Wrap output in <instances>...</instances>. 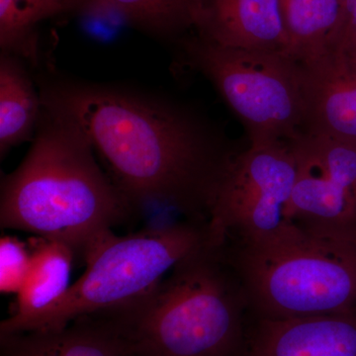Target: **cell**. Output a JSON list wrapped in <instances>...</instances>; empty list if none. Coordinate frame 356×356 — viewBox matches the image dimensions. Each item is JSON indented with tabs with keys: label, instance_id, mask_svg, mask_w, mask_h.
<instances>
[{
	"label": "cell",
	"instance_id": "cell-11",
	"mask_svg": "<svg viewBox=\"0 0 356 356\" xmlns=\"http://www.w3.org/2000/svg\"><path fill=\"white\" fill-rule=\"evenodd\" d=\"M245 356H356V311L257 318L248 331Z\"/></svg>",
	"mask_w": 356,
	"mask_h": 356
},
{
	"label": "cell",
	"instance_id": "cell-19",
	"mask_svg": "<svg viewBox=\"0 0 356 356\" xmlns=\"http://www.w3.org/2000/svg\"><path fill=\"white\" fill-rule=\"evenodd\" d=\"M329 49L356 54V0H343L341 22Z\"/></svg>",
	"mask_w": 356,
	"mask_h": 356
},
{
	"label": "cell",
	"instance_id": "cell-1",
	"mask_svg": "<svg viewBox=\"0 0 356 356\" xmlns=\"http://www.w3.org/2000/svg\"><path fill=\"white\" fill-rule=\"evenodd\" d=\"M42 100L81 129L136 214L163 205L209 222L219 185L238 151L201 115L131 89L43 79Z\"/></svg>",
	"mask_w": 356,
	"mask_h": 356
},
{
	"label": "cell",
	"instance_id": "cell-16",
	"mask_svg": "<svg viewBox=\"0 0 356 356\" xmlns=\"http://www.w3.org/2000/svg\"><path fill=\"white\" fill-rule=\"evenodd\" d=\"M343 0H281L289 41V57L296 60L331 47L343 14Z\"/></svg>",
	"mask_w": 356,
	"mask_h": 356
},
{
	"label": "cell",
	"instance_id": "cell-9",
	"mask_svg": "<svg viewBox=\"0 0 356 356\" xmlns=\"http://www.w3.org/2000/svg\"><path fill=\"white\" fill-rule=\"evenodd\" d=\"M298 63L305 104L304 133L356 146V60L329 49Z\"/></svg>",
	"mask_w": 356,
	"mask_h": 356
},
{
	"label": "cell",
	"instance_id": "cell-18",
	"mask_svg": "<svg viewBox=\"0 0 356 356\" xmlns=\"http://www.w3.org/2000/svg\"><path fill=\"white\" fill-rule=\"evenodd\" d=\"M31 266V250L28 243L13 236L0 238V292H20Z\"/></svg>",
	"mask_w": 356,
	"mask_h": 356
},
{
	"label": "cell",
	"instance_id": "cell-14",
	"mask_svg": "<svg viewBox=\"0 0 356 356\" xmlns=\"http://www.w3.org/2000/svg\"><path fill=\"white\" fill-rule=\"evenodd\" d=\"M27 63L1 51L0 56V156L14 147L32 140L43 109Z\"/></svg>",
	"mask_w": 356,
	"mask_h": 356
},
{
	"label": "cell",
	"instance_id": "cell-20",
	"mask_svg": "<svg viewBox=\"0 0 356 356\" xmlns=\"http://www.w3.org/2000/svg\"><path fill=\"white\" fill-rule=\"evenodd\" d=\"M351 56V57H353V58H355V60H356V54H355V55H350Z\"/></svg>",
	"mask_w": 356,
	"mask_h": 356
},
{
	"label": "cell",
	"instance_id": "cell-5",
	"mask_svg": "<svg viewBox=\"0 0 356 356\" xmlns=\"http://www.w3.org/2000/svg\"><path fill=\"white\" fill-rule=\"evenodd\" d=\"M210 238L209 222L187 219L111 234L89 250L86 270L64 296L16 332L60 329L81 316L132 304Z\"/></svg>",
	"mask_w": 356,
	"mask_h": 356
},
{
	"label": "cell",
	"instance_id": "cell-15",
	"mask_svg": "<svg viewBox=\"0 0 356 356\" xmlns=\"http://www.w3.org/2000/svg\"><path fill=\"white\" fill-rule=\"evenodd\" d=\"M83 0H0V47L36 65L37 26L56 16L79 13Z\"/></svg>",
	"mask_w": 356,
	"mask_h": 356
},
{
	"label": "cell",
	"instance_id": "cell-2",
	"mask_svg": "<svg viewBox=\"0 0 356 356\" xmlns=\"http://www.w3.org/2000/svg\"><path fill=\"white\" fill-rule=\"evenodd\" d=\"M81 129L43 102L31 147L0 186V226L58 241L84 259L136 214Z\"/></svg>",
	"mask_w": 356,
	"mask_h": 356
},
{
	"label": "cell",
	"instance_id": "cell-6",
	"mask_svg": "<svg viewBox=\"0 0 356 356\" xmlns=\"http://www.w3.org/2000/svg\"><path fill=\"white\" fill-rule=\"evenodd\" d=\"M187 63L243 122L250 144L291 142L304 133L298 60L277 51L227 48L197 35L181 43Z\"/></svg>",
	"mask_w": 356,
	"mask_h": 356
},
{
	"label": "cell",
	"instance_id": "cell-4",
	"mask_svg": "<svg viewBox=\"0 0 356 356\" xmlns=\"http://www.w3.org/2000/svg\"><path fill=\"white\" fill-rule=\"evenodd\" d=\"M257 318L356 311V238L288 222L259 240L222 243Z\"/></svg>",
	"mask_w": 356,
	"mask_h": 356
},
{
	"label": "cell",
	"instance_id": "cell-13",
	"mask_svg": "<svg viewBox=\"0 0 356 356\" xmlns=\"http://www.w3.org/2000/svg\"><path fill=\"white\" fill-rule=\"evenodd\" d=\"M31 266L17 294L10 316L2 321L0 336L13 334L48 310L70 289L72 262L76 257L69 245L48 238H31Z\"/></svg>",
	"mask_w": 356,
	"mask_h": 356
},
{
	"label": "cell",
	"instance_id": "cell-3",
	"mask_svg": "<svg viewBox=\"0 0 356 356\" xmlns=\"http://www.w3.org/2000/svg\"><path fill=\"white\" fill-rule=\"evenodd\" d=\"M117 310L139 356L245 355L250 303L224 248L211 238L149 294Z\"/></svg>",
	"mask_w": 356,
	"mask_h": 356
},
{
	"label": "cell",
	"instance_id": "cell-17",
	"mask_svg": "<svg viewBox=\"0 0 356 356\" xmlns=\"http://www.w3.org/2000/svg\"><path fill=\"white\" fill-rule=\"evenodd\" d=\"M198 0H83L79 13L116 14L161 38L193 28Z\"/></svg>",
	"mask_w": 356,
	"mask_h": 356
},
{
	"label": "cell",
	"instance_id": "cell-12",
	"mask_svg": "<svg viewBox=\"0 0 356 356\" xmlns=\"http://www.w3.org/2000/svg\"><path fill=\"white\" fill-rule=\"evenodd\" d=\"M1 356H139L116 309L88 314L51 331L0 336Z\"/></svg>",
	"mask_w": 356,
	"mask_h": 356
},
{
	"label": "cell",
	"instance_id": "cell-10",
	"mask_svg": "<svg viewBox=\"0 0 356 356\" xmlns=\"http://www.w3.org/2000/svg\"><path fill=\"white\" fill-rule=\"evenodd\" d=\"M193 28L219 46L289 56L281 0H198Z\"/></svg>",
	"mask_w": 356,
	"mask_h": 356
},
{
	"label": "cell",
	"instance_id": "cell-8",
	"mask_svg": "<svg viewBox=\"0 0 356 356\" xmlns=\"http://www.w3.org/2000/svg\"><path fill=\"white\" fill-rule=\"evenodd\" d=\"M291 142L297 177L287 222L356 238L355 145L309 133Z\"/></svg>",
	"mask_w": 356,
	"mask_h": 356
},
{
	"label": "cell",
	"instance_id": "cell-7",
	"mask_svg": "<svg viewBox=\"0 0 356 356\" xmlns=\"http://www.w3.org/2000/svg\"><path fill=\"white\" fill-rule=\"evenodd\" d=\"M296 177L292 142L250 144L238 151L222 178L211 210L213 242L259 240L286 226Z\"/></svg>",
	"mask_w": 356,
	"mask_h": 356
}]
</instances>
